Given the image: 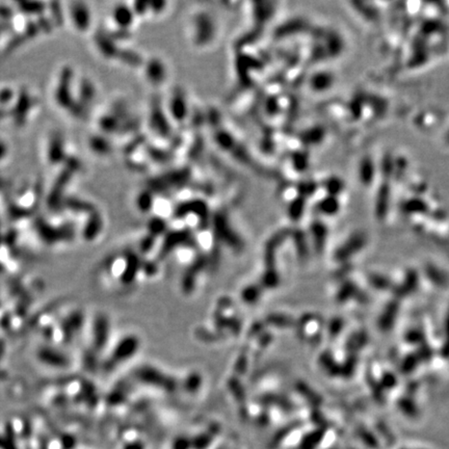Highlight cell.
Listing matches in <instances>:
<instances>
[{"mask_svg": "<svg viewBox=\"0 0 449 449\" xmlns=\"http://www.w3.org/2000/svg\"><path fill=\"white\" fill-rule=\"evenodd\" d=\"M48 159L52 164H57L64 159V147L63 139L60 134H55L49 143Z\"/></svg>", "mask_w": 449, "mask_h": 449, "instance_id": "cell-3", "label": "cell"}, {"mask_svg": "<svg viewBox=\"0 0 449 449\" xmlns=\"http://www.w3.org/2000/svg\"><path fill=\"white\" fill-rule=\"evenodd\" d=\"M323 437H324L323 430H315L310 432L303 439L300 445V449H316V447L321 444Z\"/></svg>", "mask_w": 449, "mask_h": 449, "instance_id": "cell-5", "label": "cell"}, {"mask_svg": "<svg viewBox=\"0 0 449 449\" xmlns=\"http://www.w3.org/2000/svg\"><path fill=\"white\" fill-rule=\"evenodd\" d=\"M30 97H28L27 94H21L18 97L17 103L15 105V108H13V110L11 111L12 115H14L16 122H20L21 120H23L26 115L28 109H30Z\"/></svg>", "mask_w": 449, "mask_h": 449, "instance_id": "cell-4", "label": "cell"}, {"mask_svg": "<svg viewBox=\"0 0 449 449\" xmlns=\"http://www.w3.org/2000/svg\"><path fill=\"white\" fill-rule=\"evenodd\" d=\"M51 6H52L51 10L53 12L54 20L59 24H62L63 23V14H62L61 8L59 7V5H57V4H51Z\"/></svg>", "mask_w": 449, "mask_h": 449, "instance_id": "cell-14", "label": "cell"}, {"mask_svg": "<svg viewBox=\"0 0 449 449\" xmlns=\"http://www.w3.org/2000/svg\"><path fill=\"white\" fill-rule=\"evenodd\" d=\"M18 6L25 14H41L44 10V5L41 3H21Z\"/></svg>", "mask_w": 449, "mask_h": 449, "instance_id": "cell-9", "label": "cell"}, {"mask_svg": "<svg viewBox=\"0 0 449 449\" xmlns=\"http://www.w3.org/2000/svg\"><path fill=\"white\" fill-rule=\"evenodd\" d=\"M172 449H192V441L185 437L177 438L174 441Z\"/></svg>", "mask_w": 449, "mask_h": 449, "instance_id": "cell-12", "label": "cell"}, {"mask_svg": "<svg viewBox=\"0 0 449 449\" xmlns=\"http://www.w3.org/2000/svg\"><path fill=\"white\" fill-rule=\"evenodd\" d=\"M71 18L78 31L84 32L90 26V11L84 4L76 3L71 8Z\"/></svg>", "mask_w": 449, "mask_h": 449, "instance_id": "cell-2", "label": "cell"}, {"mask_svg": "<svg viewBox=\"0 0 449 449\" xmlns=\"http://www.w3.org/2000/svg\"><path fill=\"white\" fill-rule=\"evenodd\" d=\"M14 97V92L12 89L6 88L0 91V104H8L9 102H11L12 99Z\"/></svg>", "mask_w": 449, "mask_h": 449, "instance_id": "cell-13", "label": "cell"}, {"mask_svg": "<svg viewBox=\"0 0 449 449\" xmlns=\"http://www.w3.org/2000/svg\"><path fill=\"white\" fill-rule=\"evenodd\" d=\"M114 20L121 26H126L130 21V13L127 8H118L114 11Z\"/></svg>", "mask_w": 449, "mask_h": 449, "instance_id": "cell-10", "label": "cell"}, {"mask_svg": "<svg viewBox=\"0 0 449 449\" xmlns=\"http://www.w3.org/2000/svg\"><path fill=\"white\" fill-rule=\"evenodd\" d=\"M7 153H8L7 146H6V144H5L4 142L0 141V159H3L4 157H6Z\"/></svg>", "mask_w": 449, "mask_h": 449, "instance_id": "cell-15", "label": "cell"}, {"mask_svg": "<svg viewBox=\"0 0 449 449\" xmlns=\"http://www.w3.org/2000/svg\"><path fill=\"white\" fill-rule=\"evenodd\" d=\"M79 95L81 97L82 102H90V101L93 99L94 95H95V90L93 84L89 81L84 79L81 84H80V89H79Z\"/></svg>", "mask_w": 449, "mask_h": 449, "instance_id": "cell-7", "label": "cell"}, {"mask_svg": "<svg viewBox=\"0 0 449 449\" xmlns=\"http://www.w3.org/2000/svg\"><path fill=\"white\" fill-rule=\"evenodd\" d=\"M421 449H423V448H421Z\"/></svg>", "mask_w": 449, "mask_h": 449, "instance_id": "cell-17", "label": "cell"}, {"mask_svg": "<svg viewBox=\"0 0 449 449\" xmlns=\"http://www.w3.org/2000/svg\"><path fill=\"white\" fill-rule=\"evenodd\" d=\"M332 449H333V448H332Z\"/></svg>", "mask_w": 449, "mask_h": 449, "instance_id": "cell-18", "label": "cell"}, {"mask_svg": "<svg viewBox=\"0 0 449 449\" xmlns=\"http://www.w3.org/2000/svg\"><path fill=\"white\" fill-rule=\"evenodd\" d=\"M70 79H71V70L66 69L63 72L61 82L59 85H57L56 91H55L56 102L60 104V106L64 107L65 109H69V110L75 103V101L72 99V95H71Z\"/></svg>", "mask_w": 449, "mask_h": 449, "instance_id": "cell-1", "label": "cell"}, {"mask_svg": "<svg viewBox=\"0 0 449 449\" xmlns=\"http://www.w3.org/2000/svg\"><path fill=\"white\" fill-rule=\"evenodd\" d=\"M212 434L209 432H205L199 434L192 441V448L193 449H206L212 442Z\"/></svg>", "mask_w": 449, "mask_h": 449, "instance_id": "cell-8", "label": "cell"}, {"mask_svg": "<svg viewBox=\"0 0 449 449\" xmlns=\"http://www.w3.org/2000/svg\"><path fill=\"white\" fill-rule=\"evenodd\" d=\"M360 437L362 439V442H363L366 446H368L370 448H378L379 447L378 440H376L369 431H362Z\"/></svg>", "mask_w": 449, "mask_h": 449, "instance_id": "cell-11", "label": "cell"}, {"mask_svg": "<svg viewBox=\"0 0 449 449\" xmlns=\"http://www.w3.org/2000/svg\"><path fill=\"white\" fill-rule=\"evenodd\" d=\"M89 144H90V148L98 154H105L108 152V149H109L107 142L104 140L103 137H101V136L91 137L89 140Z\"/></svg>", "mask_w": 449, "mask_h": 449, "instance_id": "cell-6", "label": "cell"}, {"mask_svg": "<svg viewBox=\"0 0 449 449\" xmlns=\"http://www.w3.org/2000/svg\"><path fill=\"white\" fill-rule=\"evenodd\" d=\"M400 449H409V448H400Z\"/></svg>", "mask_w": 449, "mask_h": 449, "instance_id": "cell-16", "label": "cell"}]
</instances>
